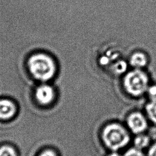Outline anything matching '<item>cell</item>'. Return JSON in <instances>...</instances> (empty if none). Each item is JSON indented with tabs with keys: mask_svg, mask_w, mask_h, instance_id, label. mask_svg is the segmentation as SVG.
<instances>
[{
	"mask_svg": "<svg viewBox=\"0 0 156 156\" xmlns=\"http://www.w3.org/2000/svg\"><path fill=\"white\" fill-rule=\"evenodd\" d=\"M101 138L104 145L113 151L126 147L130 140L127 130L118 123L106 125L102 130Z\"/></svg>",
	"mask_w": 156,
	"mask_h": 156,
	"instance_id": "6da1fadb",
	"label": "cell"
},
{
	"mask_svg": "<svg viewBox=\"0 0 156 156\" xmlns=\"http://www.w3.org/2000/svg\"><path fill=\"white\" fill-rule=\"evenodd\" d=\"M28 66L32 75L41 81L51 79L55 72V65L53 59L43 53L32 55L28 60Z\"/></svg>",
	"mask_w": 156,
	"mask_h": 156,
	"instance_id": "7a4b0ae2",
	"label": "cell"
},
{
	"mask_svg": "<svg viewBox=\"0 0 156 156\" xmlns=\"http://www.w3.org/2000/svg\"><path fill=\"white\" fill-rule=\"evenodd\" d=\"M148 78L143 71L136 69L129 72L124 79L126 91L133 96H140L147 90Z\"/></svg>",
	"mask_w": 156,
	"mask_h": 156,
	"instance_id": "3957f363",
	"label": "cell"
},
{
	"mask_svg": "<svg viewBox=\"0 0 156 156\" xmlns=\"http://www.w3.org/2000/svg\"><path fill=\"white\" fill-rule=\"evenodd\" d=\"M127 125L129 129L135 134H140L147 127V121L145 116L141 113L135 112L127 118Z\"/></svg>",
	"mask_w": 156,
	"mask_h": 156,
	"instance_id": "277c9868",
	"label": "cell"
},
{
	"mask_svg": "<svg viewBox=\"0 0 156 156\" xmlns=\"http://www.w3.org/2000/svg\"><path fill=\"white\" fill-rule=\"evenodd\" d=\"M35 94L37 101L42 105L50 104L53 101L55 96L53 88L46 84H43L38 87Z\"/></svg>",
	"mask_w": 156,
	"mask_h": 156,
	"instance_id": "5b68a950",
	"label": "cell"
},
{
	"mask_svg": "<svg viewBox=\"0 0 156 156\" xmlns=\"http://www.w3.org/2000/svg\"><path fill=\"white\" fill-rule=\"evenodd\" d=\"M16 113L15 104L9 99L0 100V119H9L13 117Z\"/></svg>",
	"mask_w": 156,
	"mask_h": 156,
	"instance_id": "8992f818",
	"label": "cell"
},
{
	"mask_svg": "<svg viewBox=\"0 0 156 156\" xmlns=\"http://www.w3.org/2000/svg\"><path fill=\"white\" fill-rule=\"evenodd\" d=\"M130 62L135 67H142L147 63V57L142 52H135L131 56Z\"/></svg>",
	"mask_w": 156,
	"mask_h": 156,
	"instance_id": "52a82bcc",
	"label": "cell"
},
{
	"mask_svg": "<svg viewBox=\"0 0 156 156\" xmlns=\"http://www.w3.org/2000/svg\"><path fill=\"white\" fill-rule=\"evenodd\" d=\"M149 138L145 135H142L141 133L138 134L133 141L135 147L140 150L147 147L149 145Z\"/></svg>",
	"mask_w": 156,
	"mask_h": 156,
	"instance_id": "ba28073f",
	"label": "cell"
},
{
	"mask_svg": "<svg viewBox=\"0 0 156 156\" xmlns=\"http://www.w3.org/2000/svg\"><path fill=\"white\" fill-rule=\"evenodd\" d=\"M146 111L149 119L156 124V99H152L146 106Z\"/></svg>",
	"mask_w": 156,
	"mask_h": 156,
	"instance_id": "9c48e42d",
	"label": "cell"
},
{
	"mask_svg": "<svg viewBox=\"0 0 156 156\" xmlns=\"http://www.w3.org/2000/svg\"><path fill=\"white\" fill-rule=\"evenodd\" d=\"M0 156H17L15 149L9 145L0 147Z\"/></svg>",
	"mask_w": 156,
	"mask_h": 156,
	"instance_id": "30bf717a",
	"label": "cell"
},
{
	"mask_svg": "<svg viewBox=\"0 0 156 156\" xmlns=\"http://www.w3.org/2000/svg\"><path fill=\"white\" fill-rule=\"evenodd\" d=\"M121 156H144L141 150L136 147H132L126 151Z\"/></svg>",
	"mask_w": 156,
	"mask_h": 156,
	"instance_id": "8fae6325",
	"label": "cell"
},
{
	"mask_svg": "<svg viewBox=\"0 0 156 156\" xmlns=\"http://www.w3.org/2000/svg\"><path fill=\"white\" fill-rule=\"evenodd\" d=\"M38 156H57L55 152L52 149H46L42 151Z\"/></svg>",
	"mask_w": 156,
	"mask_h": 156,
	"instance_id": "7c38bea8",
	"label": "cell"
},
{
	"mask_svg": "<svg viewBox=\"0 0 156 156\" xmlns=\"http://www.w3.org/2000/svg\"><path fill=\"white\" fill-rule=\"evenodd\" d=\"M148 93L152 99H156V86H152L148 89Z\"/></svg>",
	"mask_w": 156,
	"mask_h": 156,
	"instance_id": "4fadbf2b",
	"label": "cell"
},
{
	"mask_svg": "<svg viewBox=\"0 0 156 156\" xmlns=\"http://www.w3.org/2000/svg\"><path fill=\"white\" fill-rule=\"evenodd\" d=\"M147 156H156V143L149 148L147 152Z\"/></svg>",
	"mask_w": 156,
	"mask_h": 156,
	"instance_id": "5bb4252c",
	"label": "cell"
},
{
	"mask_svg": "<svg viewBox=\"0 0 156 156\" xmlns=\"http://www.w3.org/2000/svg\"><path fill=\"white\" fill-rule=\"evenodd\" d=\"M108 156H121V155H119L118 153H116L115 152H113L112 154H110Z\"/></svg>",
	"mask_w": 156,
	"mask_h": 156,
	"instance_id": "9a60e30c",
	"label": "cell"
}]
</instances>
